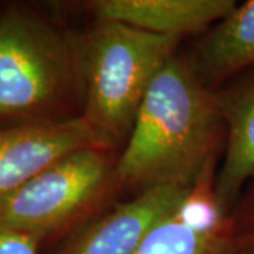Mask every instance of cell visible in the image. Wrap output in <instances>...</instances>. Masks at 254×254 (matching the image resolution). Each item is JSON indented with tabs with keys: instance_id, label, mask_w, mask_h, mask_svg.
Wrapping results in <instances>:
<instances>
[{
	"instance_id": "obj_1",
	"label": "cell",
	"mask_w": 254,
	"mask_h": 254,
	"mask_svg": "<svg viewBox=\"0 0 254 254\" xmlns=\"http://www.w3.org/2000/svg\"><path fill=\"white\" fill-rule=\"evenodd\" d=\"M225 126L215 92L203 85L185 54H177L151 82L131 133L116 158L112 190L177 184L195 187L218 164Z\"/></svg>"
},
{
	"instance_id": "obj_2",
	"label": "cell",
	"mask_w": 254,
	"mask_h": 254,
	"mask_svg": "<svg viewBox=\"0 0 254 254\" xmlns=\"http://www.w3.org/2000/svg\"><path fill=\"white\" fill-rule=\"evenodd\" d=\"M83 102L79 37L23 4L0 9V126L75 118Z\"/></svg>"
},
{
	"instance_id": "obj_3",
	"label": "cell",
	"mask_w": 254,
	"mask_h": 254,
	"mask_svg": "<svg viewBox=\"0 0 254 254\" xmlns=\"http://www.w3.org/2000/svg\"><path fill=\"white\" fill-rule=\"evenodd\" d=\"M180 41L112 21H96L79 37V116L106 148L115 151L126 143L151 82L178 53Z\"/></svg>"
},
{
	"instance_id": "obj_4",
	"label": "cell",
	"mask_w": 254,
	"mask_h": 254,
	"mask_svg": "<svg viewBox=\"0 0 254 254\" xmlns=\"http://www.w3.org/2000/svg\"><path fill=\"white\" fill-rule=\"evenodd\" d=\"M113 153L100 147L76 151L0 198V229L44 242L72 226L112 190Z\"/></svg>"
},
{
	"instance_id": "obj_5",
	"label": "cell",
	"mask_w": 254,
	"mask_h": 254,
	"mask_svg": "<svg viewBox=\"0 0 254 254\" xmlns=\"http://www.w3.org/2000/svg\"><path fill=\"white\" fill-rule=\"evenodd\" d=\"M92 147L106 148L81 116L0 126V198L60 160Z\"/></svg>"
},
{
	"instance_id": "obj_6",
	"label": "cell",
	"mask_w": 254,
	"mask_h": 254,
	"mask_svg": "<svg viewBox=\"0 0 254 254\" xmlns=\"http://www.w3.org/2000/svg\"><path fill=\"white\" fill-rule=\"evenodd\" d=\"M215 178L216 164L205 170L185 202L150 232L134 254L233 253V222L216 198Z\"/></svg>"
},
{
	"instance_id": "obj_7",
	"label": "cell",
	"mask_w": 254,
	"mask_h": 254,
	"mask_svg": "<svg viewBox=\"0 0 254 254\" xmlns=\"http://www.w3.org/2000/svg\"><path fill=\"white\" fill-rule=\"evenodd\" d=\"M192 190L168 184L137 193L85 227L64 254H134L150 232L180 208Z\"/></svg>"
},
{
	"instance_id": "obj_8",
	"label": "cell",
	"mask_w": 254,
	"mask_h": 254,
	"mask_svg": "<svg viewBox=\"0 0 254 254\" xmlns=\"http://www.w3.org/2000/svg\"><path fill=\"white\" fill-rule=\"evenodd\" d=\"M235 7V0H95L88 3V9L98 21L120 23L177 38L206 33Z\"/></svg>"
},
{
	"instance_id": "obj_9",
	"label": "cell",
	"mask_w": 254,
	"mask_h": 254,
	"mask_svg": "<svg viewBox=\"0 0 254 254\" xmlns=\"http://www.w3.org/2000/svg\"><path fill=\"white\" fill-rule=\"evenodd\" d=\"M225 126L223 160L216 171L215 193L232 212L242 190L254 177V76L215 91Z\"/></svg>"
},
{
	"instance_id": "obj_10",
	"label": "cell",
	"mask_w": 254,
	"mask_h": 254,
	"mask_svg": "<svg viewBox=\"0 0 254 254\" xmlns=\"http://www.w3.org/2000/svg\"><path fill=\"white\" fill-rule=\"evenodd\" d=\"M195 73L210 91L254 65V0L232 10L209 28L188 57Z\"/></svg>"
},
{
	"instance_id": "obj_11",
	"label": "cell",
	"mask_w": 254,
	"mask_h": 254,
	"mask_svg": "<svg viewBox=\"0 0 254 254\" xmlns=\"http://www.w3.org/2000/svg\"><path fill=\"white\" fill-rule=\"evenodd\" d=\"M236 247L254 254V177L247 182L230 212Z\"/></svg>"
},
{
	"instance_id": "obj_12",
	"label": "cell",
	"mask_w": 254,
	"mask_h": 254,
	"mask_svg": "<svg viewBox=\"0 0 254 254\" xmlns=\"http://www.w3.org/2000/svg\"><path fill=\"white\" fill-rule=\"evenodd\" d=\"M41 243L34 235L0 229V254H40Z\"/></svg>"
},
{
	"instance_id": "obj_13",
	"label": "cell",
	"mask_w": 254,
	"mask_h": 254,
	"mask_svg": "<svg viewBox=\"0 0 254 254\" xmlns=\"http://www.w3.org/2000/svg\"><path fill=\"white\" fill-rule=\"evenodd\" d=\"M232 254H250V253H249V252H246V250H243V249H239V247H236V250H235Z\"/></svg>"
}]
</instances>
